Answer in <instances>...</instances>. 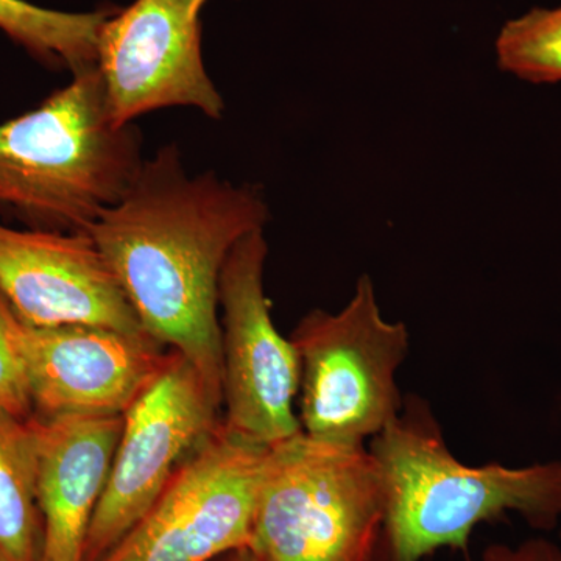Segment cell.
<instances>
[{"label": "cell", "mask_w": 561, "mask_h": 561, "mask_svg": "<svg viewBox=\"0 0 561 561\" xmlns=\"http://www.w3.org/2000/svg\"><path fill=\"white\" fill-rule=\"evenodd\" d=\"M260 187L191 175L175 144L142 165L88 228L144 331L194 365L221 408L219 283L232 249L264 231Z\"/></svg>", "instance_id": "1"}, {"label": "cell", "mask_w": 561, "mask_h": 561, "mask_svg": "<svg viewBox=\"0 0 561 561\" xmlns=\"http://www.w3.org/2000/svg\"><path fill=\"white\" fill-rule=\"evenodd\" d=\"M383 483V519L371 561H420L442 548L468 552L474 527L519 513L534 529L561 518V460L526 468L467 467L454 457L423 398L371 438Z\"/></svg>", "instance_id": "2"}, {"label": "cell", "mask_w": 561, "mask_h": 561, "mask_svg": "<svg viewBox=\"0 0 561 561\" xmlns=\"http://www.w3.org/2000/svg\"><path fill=\"white\" fill-rule=\"evenodd\" d=\"M135 124L111 119L98 68L0 124V209L25 228L87 231L142 165Z\"/></svg>", "instance_id": "3"}, {"label": "cell", "mask_w": 561, "mask_h": 561, "mask_svg": "<svg viewBox=\"0 0 561 561\" xmlns=\"http://www.w3.org/2000/svg\"><path fill=\"white\" fill-rule=\"evenodd\" d=\"M383 483L362 448L298 432L268 448L249 549L260 561H371Z\"/></svg>", "instance_id": "4"}, {"label": "cell", "mask_w": 561, "mask_h": 561, "mask_svg": "<svg viewBox=\"0 0 561 561\" xmlns=\"http://www.w3.org/2000/svg\"><path fill=\"white\" fill-rule=\"evenodd\" d=\"M290 341L300 360L302 434L362 448L400 415L397 373L411 337L404 323L383 319L370 276L357 279L341 312L306 313Z\"/></svg>", "instance_id": "5"}, {"label": "cell", "mask_w": 561, "mask_h": 561, "mask_svg": "<svg viewBox=\"0 0 561 561\" xmlns=\"http://www.w3.org/2000/svg\"><path fill=\"white\" fill-rule=\"evenodd\" d=\"M268 448L220 421L102 561H214L249 549Z\"/></svg>", "instance_id": "6"}, {"label": "cell", "mask_w": 561, "mask_h": 561, "mask_svg": "<svg viewBox=\"0 0 561 561\" xmlns=\"http://www.w3.org/2000/svg\"><path fill=\"white\" fill-rule=\"evenodd\" d=\"M221 408L186 357L169 351L157 378L124 413L119 443L84 546L102 561L150 511L175 472L221 421Z\"/></svg>", "instance_id": "7"}, {"label": "cell", "mask_w": 561, "mask_h": 561, "mask_svg": "<svg viewBox=\"0 0 561 561\" xmlns=\"http://www.w3.org/2000/svg\"><path fill=\"white\" fill-rule=\"evenodd\" d=\"M267 254L264 231L247 236L225 262L219 283L221 421L262 446L301 432L294 405L300 360L273 323L264 286Z\"/></svg>", "instance_id": "8"}, {"label": "cell", "mask_w": 561, "mask_h": 561, "mask_svg": "<svg viewBox=\"0 0 561 561\" xmlns=\"http://www.w3.org/2000/svg\"><path fill=\"white\" fill-rule=\"evenodd\" d=\"M206 3L135 0L111 11L99 32L95 68L117 127L172 106L221 119L224 98L203 62L201 16Z\"/></svg>", "instance_id": "9"}, {"label": "cell", "mask_w": 561, "mask_h": 561, "mask_svg": "<svg viewBox=\"0 0 561 561\" xmlns=\"http://www.w3.org/2000/svg\"><path fill=\"white\" fill-rule=\"evenodd\" d=\"M11 341L27 376L33 413L124 415L157 378L169 348L149 334L94 327H33L14 312Z\"/></svg>", "instance_id": "10"}, {"label": "cell", "mask_w": 561, "mask_h": 561, "mask_svg": "<svg viewBox=\"0 0 561 561\" xmlns=\"http://www.w3.org/2000/svg\"><path fill=\"white\" fill-rule=\"evenodd\" d=\"M0 295L33 327L146 332L88 231L20 230L0 221Z\"/></svg>", "instance_id": "11"}, {"label": "cell", "mask_w": 561, "mask_h": 561, "mask_svg": "<svg viewBox=\"0 0 561 561\" xmlns=\"http://www.w3.org/2000/svg\"><path fill=\"white\" fill-rule=\"evenodd\" d=\"M39 561H84L88 531L119 443L122 415H33Z\"/></svg>", "instance_id": "12"}, {"label": "cell", "mask_w": 561, "mask_h": 561, "mask_svg": "<svg viewBox=\"0 0 561 561\" xmlns=\"http://www.w3.org/2000/svg\"><path fill=\"white\" fill-rule=\"evenodd\" d=\"M41 537L31 421L0 409V561H39Z\"/></svg>", "instance_id": "13"}, {"label": "cell", "mask_w": 561, "mask_h": 561, "mask_svg": "<svg viewBox=\"0 0 561 561\" xmlns=\"http://www.w3.org/2000/svg\"><path fill=\"white\" fill-rule=\"evenodd\" d=\"M111 11L68 13L27 0H0V32L38 60L77 73L95 66L99 32Z\"/></svg>", "instance_id": "14"}, {"label": "cell", "mask_w": 561, "mask_h": 561, "mask_svg": "<svg viewBox=\"0 0 561 561\" xmlns=\"http://www.w3.org/2000/svg\"><path fill=\"white\" fill-rule=\"evenodd\" d=\"M497 65L530 83L561 81V5L508 21L496 39Z\"/></svg>", "instance_id": "15"}, {"label": "cell", "mask_w": 561, "mask_h": 561, "mask_svg": "<svg viewBox=\"0 0 561 561\" xmlns=\"http://www.w3.org/2000/svg\"><path fill=\"white\" fill-rule=\"evenodd\" d=\"M13 316L9 301L0 295V409L18 419L28 420L33 415V402L27 376L11 341Z\"/></svg>", "instance_id": "16"}, {"label": "cell", "mask_w": 561, "mask_h": 561, "mask_svg": "<svg viewBox=\"0 0 561 561\" xmlns=\"http://www.w3.org/2000/svg\"><path fill=\"white\" fill-rule=\"evenodd\" d=\"M481 561H561V546L546 538H531L515 548L491 545L483 551Z\"/></svg>", "instance_id": "17"}, {"label": "cell", "mask_w": 561, "mask_h": 561, "mask_svg": "<svg viewBox=\"0 0 561 561\" xmlns=\"http://www.w3.org/2000/svg\"><path fill=\"white\" fill-rule=\"evenodd\" d=\"M214 561H260L253 556L250 549H239V551L227 553L220 559Z\"/></svg>", "instance_id": "18"}]
</instances>
